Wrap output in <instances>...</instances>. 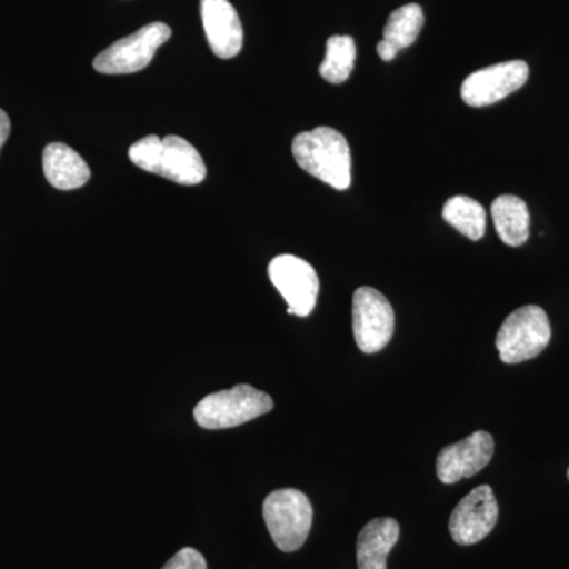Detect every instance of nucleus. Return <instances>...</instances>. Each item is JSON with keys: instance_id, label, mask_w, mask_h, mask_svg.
Listing matches in <instances>:
<instances>
[{"instance_id": "9", "label": "nucleus", "mask_w": 569, "mask_h": 569, "mask_svg": "<svg viewBox=\"0 0 569 569\" xmlns=\"http://www.w3.org/2000/svg\"><path fill=\"white\" fill-rule=\"evenodd\" d=\"M527 62L509 61L486 67L468 74L460 88V96L468 107H489L519 91L529 80Z\"/></svg>"}, {"instance_id": "21", "label": "nucleus", "mask_w": 569, "mask_h": 569, "mask_svg": "<svg viewBox=\"0 0 569 569\" xmlns=\"http://www.w3.org/2000/svg\"><path fill=\"white\" fill-rule=\"evenodd\" d=\"M377 52L385 62H391L397 56V51L392 48V44H389L388 41L385 40H381L380 43L377 44Z\"/></svg>"}, {"instance_id": "5", "label": "nucleus", "mask_w": 569, "mask_h": 569, "mask_svg": "<svg viewBox=\"0 0 569 569\" xmlns=\"http://www.w3.org/2000/svg\"><path fill=\"white\" fill-rule=\"evenodd\" d=\"M548 313L539 306H523L503 321L496 339L500 359L507 365H519L537 358L549 346Z\"/></svg>"}, {"instance_id": "8", "label": "nucleus", "mask_w": 569, "mask_h": 569, "mask_svg": "<svg viewBox=\"0 0 569 569\" xmlns=\"http://www.w3.org/2000/svg\"><path fill=\"white\" fill-rule=\"evenodd\" d=\"M269 279L283 296L288 313L307 317L316 309L320 280L316 269L295 254H280L269 263Z\"/></svg>"}, {"instance_id": "19", "label": "nucleus", "mask_w": 569, "mask_h": 569, "mask_svg": "<svg viewBox=\"0 0 569 569\" xmlns=\"http://www.w3.org/2000/svg\"><path fill=\"white\" fill-rule=\"evenodd\" d=\"M162 569H208V563L197 549L183 548Z\"/></svg>"}, {"instance_id": "7", "label": "nucleus", "mask_w": 569, "mask_h": 569, "mask_svg": "<svg viewBox=\"0 0 569 569\" xmlns=\"http://www.w3.org/2000/svg\"><path fill=\"white\" fill-rule=\"evenodd\" d=\"M395 310L376 288L361 287L353 295V336L362 353L383 350L395 335Z\"/></svg>"}, {"instance_id": "13", "label": "nucleus", "mask_w": 569, "mask_h": 569, "mask_svg": "<svg viewBox=\"0 0 569 569\" xmlns=\"http://www.w3.org/2000/svg\"><path fill=\"white\" fill-rule=\"evenodd\" d=\"M400 527L396 519L377 518L359 531L356 560L359 569H388L389 552L397 545Z\"/></svg>"}, {"instance_id": "22", "label": "nucleus", "mask_w": 569, "mask_h": 569, "mask_svg": "<svg viewBox=\"0 0 569 569\" xmlns=\"http://www.w3.org/2000/svg\"><path fill=\"white\" fill-rule=\"evenodd\" d=\"M568 479H569V468H568Z\"/></svg>"}, {"instance_id": "3", "label": "nucleus", "mask_w": 569, "mask_h": 569, "mask_svg": "<svg viewBox=\"0 0 569 569\" xmlns=\"http://www.w3.org/2000/svg\"><path fill=\"white\" fill-rule=\"evenodd\" d=\"M274 408V400L250 385H236L234 388L206 396L194 407L193 417L203 429H231L263 417Z\"/></svg>"}, {"instance_id": "10", "label": "nucleus", "mask_w": 569, "mask_h": 569, "mask_svg": "<svg viewBox=\"0 0 569 569\" xmlns=\"http://www.w3.org/2000/svg\"><path fill=\"white\" fill-rule=\"evenodd\" d=\"M498 520V503L490 486H478L459 501L449 519V533L460 546L482 541Z\"/></svg>"}, {"instance_id": "17", "label": "nucleus", "mask_w": 569, "mask_h": 569, "mask_svg": "<svg viewBox=\"0 0 569 569\" xmlns=\"http://www.w3.org/2000/svg\"><path fill=\"white\" fill-rule=\"evenodd\" d=\"M425 26V13L418 3H408L389 14L385 26L383 40L392 44L397 52L406 50L417 41Z\"/></svg>"}, {"instance_id": "14", "label": "nucleus", "mask_w": 569, "mask_h": 569, "mask_svg": "<svg viewBox=\"0 0 569 569\" xmlns=\"http://www.w3.org/2000/svg\"><path fill=\"white\" fill-rule=\"evenodd\" d=\"M47 181L59 190H74L88 183L91 170L84 159L63 142H51L43 151Z\"/></svg>"}, {"instance_id": "20", "label": "nucleus", "mask_w": 569, "mask_h": 569, "mask_svg": "<svg viewBox=\"0 0 569 569\" xmlns=\"http://www.w3.org/2000/svg\"><path fill=\"white\" fill-rule=\"evenodd\" d=\"M10 129L9 116H7L6 111L0 110V151H2L6 141L9 140Z\"/></svg>"}, {"instance_id": "4", "label": "nucleus", "mask_w": 569, "mask_h": 569, "mask_svg": "<svg viewBox=\"0 0 569 569\" xmlns=\"http://www.w3.org/2000/svg\"><path fill=\"white\" fill-rule=\"evenodd\" d=\"M263 518L277 548L295 552L305 546L312 529L313 508L301 490H274L266 497Z\"/></svg>"}, {"instance_id": "16", "label": "nucleus", "mask_w": 569, "mask_h": 569, "mask_svg": "<svg viewBox=\"0 0 569 569\" xmlns=\"http://www.w3.org/2000/svg\"><path fill=\"white\" fill-rule=\"evenodd\" d=\"M441 213L445 222L455 227L459 233L471 241H479L486 233L485 208L473 198L463 197V194L449 198Z\"/></svg>"}, {"instance_id": "6", "label": "nucleus", "mask_w": 569, "mask_h": 569, "mask_svg": "<svg viewBox=\"0 0 569 569\" xmlns=\"http://www.w3.org/2000/svg\"><path fill=\"white\" fill-rule=\"evenodd\" d=\"M170 37L171 29L167 24L152 22L100 52L93 61V69L103 74L137 73L152 62L157 50L163 47Z\"/></svg>"}, {"instance_id": "18", "label": "nucleus", "mask_w": 569, "mask_h": 569, "mask_svg": "<svg viewBox=\"0 0 569 569\" xmlns=\"http://www.w3.org/2000/svg\"><path fill=\"white\" fill-rule=\"evenodd\" d=\"M356 44L350 36H332L326 41V56L320 74L331 84H342L355 69Z\"/></svg>"}, {"instance_id": "1", "label": "nucleus", "mask_w": 569, "mask_h": 569, "mask_svg": "<svg viewBox=\"0 0 569 569\" xmlns=\"http://www.w3.org/2000/svg\"><path fill=\"white\" fill-rule=\"evenodd\" d=\"M296 163L313 178L336 190H347L351 183L350 146L342 133L331 127H317L296 134L291 146Z\"/></svg>"}, {"instance_id": "15", "label": "nucleus", "mask_w": 569, "mask_h": 569, "mask_svg": "<svg viewBox=\"0 0 569 569\" xmlns=\"http://www.w3.org/2000/svg\"><path fill=\"white\" fill-rule=\"evenodd\" d=\"M492 220L501 241L520 247L529 241L530 212L526 201L515 194H501L492 203Z\"/></svg>"}, {"instance_id": "11", "label": "nucleus", "mask_w": 569, "mask_h": 569, "mask_svg": "<svg viewBox=\"0 0 569 569\" xmlns=\"http://www.w3.org/2000/svg\"><path fill=\"white\" fill-rule=\"evenodd\" d=\"M496 441L486 430H478L458 443L441 449L437 458V477L445 485L471 478L493 458Z\"/></svg>"}, {"instance_id": "2", "label": "nucleus", "mask_w": 569, "mask_h": 569, "mask_svg": "<svg viewBox=\"0 0 569 569\" xmlns=\"http://www.w3.org/2000/svg\"><path fill=\"white\" fill-rule=\"evenodd\" d=\"M129 157L141 170L182 186H198L206 178L203 157L193 144L176 134L163 140L156 134H149L134 142Z\"/></svg>"}, {"instance_id": "12", "label": "nucleus", "mask_w": 569, "mask_h": 569, "mask_svg": "<svg viewBox=\"0 0 569 569\" xmlns=\"http://www.w3.org/2000/svg\"><path fill=\"white\" fill-rule=\"evenodd\" d=\"M201 20L213 54L233 59L241 52L244 31L238 11L228 0H201Z\"/></svg>"}]
</instances>
